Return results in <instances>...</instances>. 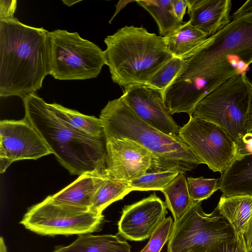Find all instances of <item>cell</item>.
Here are the masks:
<instances>
[{
  "instance_id": "obj_7",
  "label": "cell",
  "mask_w": 252,
  "mask_h": 252,
  "mask_svg": "<svg viewBox=\"0 0 252 252\" xmlns=\"http://www.w3.org/2000/svg\"><path fill=\"white\" fill-rule=\"evenodd\" d=\"M252 91L246 74L234 76L207 94L192 116L220 126L235 142L247 132L245 122Z\"/></svg>"
},
{
  "instance_id": "obj_21",
  "label": "cell",
  "mask_w": 252,
  "mask_h": 252,
  "mask_svg": "<svg viewBox=\"0 0 252 252\" xmlns=\"http://www.w3.org/2000/svg\"><path fill=\"white\" fill-rule=\"evenodd\" d=\"M156 22L160 36L168 37L183 25L174 12L171 0H136Z\"/></svg>"
},
{
  "instance_id": "obj_3",
  "label": "cell",
  "mask_w": 252,
  "mask_h": 252,
  "mask_svg": "<svg viewBox=\"0 0 252 252\" xmlns=\"http://www.w3.org/2000/svg\"><path fill=\"white\" fill-rule=\"evenodd\" d=\"M26 119L39 133L52 154L72 175L106 173V138L77 129L58 117L48 103L32 94L23 99Z\"/></svg>"
},
{
  "instance_id": "obj_17",
  "label": "cell",
  "mask_w": 252,
  "mask_h": 252,
  "mask_svg": "<svg viewBox=\"0 0 252 252\" xmlns=\"http://www.w3.org/2000/svg\"><path fill=\"white\" fill-rule=\"evenodd\" d=\"M219 189L226 196H252V153L237 157L221 174Z\"/></svg>"
},
{
  "instance_id": "obj_34",
  "label": "cell",
  "mask_w": 252,
  "mask_h": 252,
  "mask_svg": "<svg viewBox=\"0 0 252 252\" xmlns=\"http://www.w3.org/2000/svg\"><path fill=\"white\" fill-rule=\"evenodd\" d=\"M0 252H7V247L2 236L0 238Z\"/></svg>"
},
{
  "instance_id": "obj_29",
  "label": "cell",
  "mask_w": 252,
  "mask_h": 252,
  "mask_svg": "<svg viewBox=\"0 0 252 252\" xmlns=\"http://www.w3.org/2000/svg\"><path fill=\"white\" fill-rule=\"evenodd\" d=\"M211 252H250L243 235L236 234L235 238L222 242Z\"/></svg>"
},
{
  "instance_id": "obj_30",
  "label": "cell",
  "mask_w": 252,
  "mask_h": 252,
  "mask_svg": "<svg viewBox=\"0 0 252 252\" xmlns=\"http://www.w3.org/2000/svg\"><path fill=\"white\" fill-rule=\"evenodd\" d=\"M17 7L16 0H0V19L14 17V14Z\"/></svg>"
},
{
  "instance_id": "obj_11",
  "label": "cell",
  "mask_w": 252,
  "mask_h": 252,
  "mask_svg": "<svg viewBox=\"0 0 252 252\" xmlns=\"http://www.w3.org/2000/svg\"><path fill=\"white\" fill-rule=\"evenodd\" d=\"M52 154L33 126L25 118L0 122V172L14 161L37 159Z\"/></svg>"
},
{
  "instance_id": "obj_32",
  "label": "cell",
  "mask_w": 252,
  "mask_h": 252,
  "mask_svg": "<svg viewBox=\"0 0 252 252\" xmlns=\"http://www.w3.org/2000/svg\"><path fill=\"white\" fill-rule=\"evenodd\" d=\"M249 251L252 250V214L250 219L247 229L244 235Z\"/></svg>"
},
{
  "instance_id": "obj_16",
  "label": "cell",
  "mask_w": 252,
  "mask_h": 252,
  "mask_svg": "<svg viewBox=\"0 0 252 252\" xmlns=\"http://www.w3.org/2000/svg\"><path fill=\"white\" fill-rule=\"evenodd\" d=\"M107 177L106 173H84L63 189L50 195L51 199L57 204L90 210L96 192Z\"/></svg>"
},
{
  "instance_id": "obj_13",
  "label": "cell",
  "mask_w": 252,
  "mask_h": 252,
  "mask_svg": "<svg viewBox=\"0 0 252 252\" xmlns=\"http://www.w3.org/2000/svg\"><path fill=\"white\" fill-rule=\"evenodd\" d=\"M106 174L128 183L148 172L151 166L150 152L127 139L106 138Z\"/></svg>"
},
{
  "instance_id": "obj_26",
  "label": "cell",
  "mask_w": 252,
  "mask_h": 252,
  "mask_svg": "<svg viewBox=\"0 0 252 252\" xmlns=\"http://www.w3.org/2000/svg\"><path fill=\"white\" fill-rule=\"evenodd\" d=\"M183 59L172 57L149 80L146 86L158 89L163 93L184 67Z\"/></svg>"
},
{
  "instance_id": "obj_15",
  "label": "cell",
  "mask_w": 252,
  "mask_h": 252,
  "mask_svg": "<svg viewBox=\"0 0 252 252\" xmlns=\"http://www.w3.org/2000/svg\"><path fill=\"white\" fill-rule=\"evenodd\" d=\"M189 24L208 37L221 30L231 21L230 0H187Z\"/></svg>"
},
{
  "instance_id": "obj_28",
  "label": "cell",
  "mask_w": 252,
  "mask_h": 252,
  "mask_svg": "<svg viewBox=\"0 0 252 252\" xmlns=\"http://www.w3.org/2000/svg\"><path fill=\"white\" fill-rule=\"evenodd\" d=\"M174 226L170 217L165 218L152 235L146 246L140 252H160L169 240Z\"/></svg>"
},
{
  "instance_id": "obj_4",
  "label": "cell",
  "mask_w": 252,
  "mask_h": 252,
  "mask_svg": "<svg viewBox=\"0 0 252 252\" xmlns=\"http://www.w3.org/2000/svg\"><path fill=\"white\" fill-rule=\"evenodd\" d=\"M99 119L106 138L127 139L150 152V172L175 171L185 174L202 163L179 136L165 134L146 124L121 97L108 101L101 110Z\"/></svg>"
},
{
  "instance_id": "obj_10",
  "label": "cell",
  "mask_w": 252,
  "mask_h": 252,
  "mask_svg": "<svg viewBox=\"0 0 252 252\" xmlns=\"http://www.w3.org/2000/svg\"><path fill=\"white\" fill-rule=\"evenodd\" d=\"M179 136L202 163L222 173L237 157L235 142L220 126L201 118L189 116L180 128Z\"/></svg>"
},
{
  "instance_id": "obj_8",
  "label": "cell",
  "mask_w": 252,
  "mask_h": 252,
  "mask_svg": "<svg viewBox=\"0 0 252 252\" xmlns=\"http://www.w3.org/2000/svg\"><path fill=\"white\" fill-rule=\"evenodd\" d=\"M202 201H195L183 217L174 222L167 252H211L222 242L233 239L236 233L217 207L210 214Z\"/></svg>"
},
{
  "instance_id": "obj_35",
  "label": "cell",
  "mask_w": 252,
  "mask_h": 252,
  "mask_svg": "<svg viewBox=\"0 0 252 252\" xmlns=\"http://www.w3.org/2000/svg\"><path fill=\"white\" fill-rule=\"evenodd\" d=\"M132 1H123V3H121L120 4L118 2L117 5V6H119V7H117L116 13H115V15H114V17L115 16V15L116 14H117L119 12V11H120L121 10V9L122 8H123V7H121V6H123L124 4H127V3H128L129 2H132Z\"/></svg>"
},
{
  "instance_id": "obj_2",
  "label": "cell",
  "mask_w": 252,
  "mask_h": 252,
  "mask_svg": "<svg viewBox=\"0 0 252 252\" xmlns=\"http://www.w3.org/2000/svg\"><path fill=\"white\" fill-rule=\"evenodd\" d=\"M49 31L0 19V96L24 98L39 90L50 74Z\"/></svg>"
},
{
  "instance_id": "obj_22",
  "label": "cell",
  "mask_w": 252,
  "mask_h": 252,
  "mask_svg": "<svg viewBox=\"0 0 252 252\" xmlns=\"http://www.w3.org/2000/svg\"><path fill=\"white\" fill-rule=\"evenodd\" d=\"M165 197V205L172 213L174 221L180 220L193 205L187 185V178L183 173L176 177L161 191Z\"/></svg>"
},
{
  "instance_id": "obj_33",
  "label": "cell",
  "mask_w": 252,
  "mask_h": 252,
  "mask_svg": "<svg viewBox=\"0 0 252 252\" xmlns=\"http://www.w3.org/2000/svg\"><path fill=\"white\" fill-rule=\"evenodd\" d=\"M245 128L247 131L252 129V91L246 117Z\"/></svg>"
},
{
  "instance_id": "obj_14",
  "label": "cell",
  "mask_w": 252,
  "mask_h": 252,
  "mask_svg": "<svg viewBox=\"0 0 252 252\" xmlns=\"http://www.w3.org/2000/svg\"><path fill=\"white\" fill-rule=\"evenodd\" d=\"M165 202L154 193L123 209L118 222L119 234L130 241H140L151 237L166 218Z\"/></svg>"
},
{
  "instance_id": "obj_36",
  "label": "cell",
  "mask_w": 252,
  "mask_h": 252,
  "mask_svg": "<svg viewBox=\"0 0 252 252\" xmlns=\"http://www.w3.org/2000/svg\"><path fill=\"white\" fill-rule=\"evenodd\" d=\"M80 1V0H63V2L65 4V5L71 6L74 4H75L76 3H77L78 2Z\"/></svg>"
},
{
  "instance_id": "obj_12",
  "label": "cell",
  "mask_w": 252,
  "mask_h": 252,
  "mask_svg": "<svg viewBox=\"0 0 252 252\" xmlns=\"http://www.w3.org/2000/svg\"><path fill=\"white\" fill-rule=\"evenodd\" d=\"M121 97L146 124L165 134L179 136L180 127L166 108L161 91L142 84H131L125 87Z\"/></svg>"
},
{
  "instance_id": "obj_38",
  "label": "cell",
  "mask_w": 252,
  "mask_h": 252,
  "mask_svg": "<svg viewBox=\"0 0 252 252\" xmlns=\"http://www.w3.org/2000/svg\"><path fill=\"white\" fill-rule=\"evenodd\" d=\"M250 252H252V251H250Z\"/></svg>"
},
{
  "instance_id": "obj_20",
  "label": "cell",
  "mask_w": 252,
  "mask_h": 252,
  "mask_svg": "<svg viewBox=\"0 0 252 252\" xmlns=\"http://www.w3.org/2000/svg\"><path fill=\"white\" fill-rule=\"evenodd\" d=\"M208 36L191 25L189 21L172 35L164 37L167 47L173 57L182 58L199 46Z\"/></svg>"
},
{
  "instance_id": "obj_19",
  "label": "cell",
  "mask_w": 252,
  "mask_h": 252,
  "mask_svg": "<svg viewBox=\"0 0 252 252\" xmlns=\"http://www.w3.org/2000/svg\"><path fill=\"white\" fill-rule=\"evenodd\" d=\"M217 207L232 226L236 234L244 236L252 214V196L222 195Z\"/></svg>"
},
{
  "instance_id": "obj_25",
  "label": "cell",
  "mask_w": 252,
  "mask_h": 252,
  "mask_svg": "<svg viewBox=\"0 0 252 252\" xmlns=\"http://www.w3.org/2000/svg\"><path fill=\"white\" fill-rule=\"evenodd\" d=\"M175 171L147 172L135 179L128 185L132 191H150L163 190L178 175Z\"/></svg>"
},
{
  "instance_id": "obj_9",
  "label": "cell",
  "mask_w": 252,
  "mask_h": 252,
  "mask_svg": "<svg viewBox=\"0 0 252 252\" xmlns=\"http://www.w3.org/2000/svg\"><path fill=\"white\" fill-rule=\"evenodd\" d=\"M103 222L102 214L88 209L57 204L49 195L31 207L20 223L39 235L53 236L79 235L99 231Z\"/></svg>"
},
{
  "instance_id": "obj_37",
  "label": "cell",
  "mask_w": 252,
  "mask_h": 252,
  "mask_svg": "<svg viewBox=\"0 0 252 252\" xmlns=\"http://www.w3.org/2000/svg\"><path fill=\"white\" fill-rule=\"evenodd\" d=\"M247 133L249 134L251 137H252V129L248 131Z\"/></svg>"
},
{
  "instance_id": "obj_6",
  "label": "cell",
  "mask_w": 252,
  "mask_h": 252,
  "mask_svg": "<svg viewBox=\"0 0 252 252\" xmlns=\"http://www.w3.org/2000/svg\"><path fill=\"white\" fill-rule=\"evenodd\" d=\"M50 75L60 80L96 78L106 64L105 52L77 32H49Z\"/></svg>"
},
{
  "instance_id": "obj_5",
  "label": "cell",
  "mask_w": 252,
  "mask_h": 252,
  "mask_svg": "<svg viewBox=\"0 0 252 252\" xmlns=\"http://www.w3.org/2000/svg\"><path fill=\"white\" fill-rule=\"evenodd\" d=\"M104 41L106 65L111 79L120 86L146 85L151 77L173 56L164 37L143 27L126 26Z\"/></svg>"
},
{
  "instance_id": "obj_31",
  "label": "cell",
  "mask_w": 252,
  "mask_h": 252,
  "mask_svg": "<svg viewBox=\"0 0 252 252\" xmlns=\"http://www.w3.org/2000/svg\"><path fill=\"white\" fill-rule=\"evenodd\" d=\"M173 10L177 19L183 22L188 3L187 0H171Z\"/></svg>"
},
{
  "instance_id": "obj_1",
  "label": "cell",
  "mask_w": 252,
  "mask_h": 252,
  "mask_svg": "<svg viewBox=\"0 0 252 252\" xmlns=\"http://www.w3.org/2000/svg\"><path fill=\"white\" fill-rule=\"evenodd\" d=\"M182 59L184 67L171 86L178 97L192 106L226 80L246 74L252 63V0L246 1L226 26Z\"/></svg>"
},
{
  "instance_id": "obj_27",
  "label": "cell",
  "mask_w": 252,
  "mask_h": 252,
  "mask_svg": "<svg viewBox=\"0 0 252 252\" xmlns=\"http://www.w3.org/2000/svg\"><path fill=\"white\" fill-rule=\"evenodd\" d=\"M219 179H208L203 177H188L187 185L190 198L194 201H202L209 198L219 189Z\"/></svg>"
},
{
  "instance_id": "obj_24",
  "label": "cell",
  "mask_w": 252,
  "mask_h": 252,
  "mask_svg": "<svg viewBox=\"0 0 252 252\" xmlns=\"http://www.w3.org/2000/svg\"><path fill=\"white\" fill-rule=\"evenodd\" d=\"M128 183L107 177V179L96 192L90 210L98 214L112 203L122 199L132 191Z\"/></svg>"
},
{
  "instance_id": "obj_18",
  "label": "cell",
  "mask_w": 252,
  "mask_h": 252,
  "mask_svg": "<svg viewBox=\"0 0 252 252\" xmlns=\"http://www.w3.org/2000/svg\"><path fill=\"white\" fill-rule=\"evenodd\" d=\"M52 252H130V246L117 235L89 233L78 235L68 246L56 247Z\"/></svg>"
},
{
  "instance_id": "obj_23",
  "label": "cell",
  "mask_w": 252,
  "mask_h": 252,
  "mask_svg": "<svg viewBox=\"0 0 252 252\" xmlns=\"http://www.w3.org/2000/svg\"><path fill=\"white\" fill-rule=\"evenodd\" d=\"M49 108L59 118L77 129L93 136H105L104 126L99 118L83 114L57 103H48Z\"/></svg>"
}]
</instances>
